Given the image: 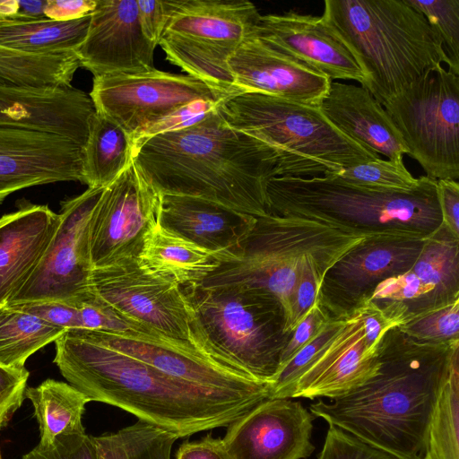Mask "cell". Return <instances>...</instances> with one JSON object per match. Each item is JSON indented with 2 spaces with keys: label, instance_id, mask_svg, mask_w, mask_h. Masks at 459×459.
Here are the masks:
<instances>
[{
  "label": "cell",
  "instance_id": "cell-1",
  "mask_svg": "<svg viewBox=\"0 0 459 459\" xmlns=\"http://www.w3.org/2000/svg\"><path fill=\"white\" fill-rule=\"evenodd\" d=\"M53 362L91 402L118 407L179 438L228 427L269 399L192 385L114 349L92 330H65L55 341Z\"/></svg>",
  "mask_w": 459,
  "mask_h": 459
},
{
  "label": "cell",
  "instance_id": "cell-2",
  "mask_svg": "<svg viewBox=\"0 0 459 459\" xmlns=\"http://www.w3.org/2000/svg\"><path fill=\"white\" fill-rule=\"evenodd\" d=\"M459 340L423 342L399 326L382 336L377 373L340 397L309 406L325 420L394 459H423L434 407Z\"/></svg>",
  "mask_w": 459,
  "mask_h": 459
},
{
  "label": "cell",
  "instance_id": "cell-3",
  "mask_svg": "<svg viewBox=\"0 0 459 459\" xmlns=\"http://www.w3.org/2000/svg\"><path fill=\"white\" fill-rule=\"evenodd\" d=\"M218 107L191 126L135 145L134 161L160 195L198 197L264 216L270 213L267 183L278 176L277 154L230 126Z\"/></svg>",
  "mask_w": 459,
  "mask_h": 459
},
{
  "label": "cell",
  "instance_id": "cell-4",
  "mask_svg": "<svg viewBox=\"0 0 459 459\" xmlns=\"http://www.w3.org/2000/svg\"><path fill=\"white\" fill-rule=\"evenodd\" d=\"M411 191L351 185L332 174L273 177L266 186L270 213L294 215L368 238H428L442 224L437 180L421 176Z\"/></svg>",
  "mask_w": 459,
  "mask_h": 459
},
{
  "label": "cell",
  "instance_id": "cell-5",
  "mask_svg": "<svg viewBox=\"0 0 459 459\" xmlns=\"http://www.w3.org/2000/svg\"><path fill=\"white\" fill-rule=\"evenodd\" d=\"M367 76L365 88L383 105L448 57L442 40L407 0H325L321 16Z\"/></svg>",
  "mask_w": 459,
  "mask_h": 459
},
{
  "label": "cell",
  "instance_id": "cell-6",
  "mask_svg": "<svg viewBox=\"0 0 459 459\" xmlns=\"http://www.w3.org/2000/svg\"><path fill=\"white\" fill-rule=\"evenodd\" d=\"M367 238L318 221L268 213L256 218L237 250L216 258L217 268L199 286L240 285L274 295L283 307L287 333L292 298L305 260H339Z\"/></svg>",
  "mask_w": 459,
  "mask_h": 459
},
{
  "label": "cell",
  "instance_id": "cell-7",
  "mask_svg": "<svg viewBox=\"0 0 459 459\" xmlns=\"http://www.w3.org/2000/svg\"><path fill=\"white\" fill-rule=\"evenodd\" d=\"M218 108L230 126L275 151L277 177H320L380 158L340 132L318 107L245 92Z\"/></svg>",
  "mask_w": 459,
  "mask_h": 459
},
{
  "label": "cell",
  "instance_id": "cell-8",
  "mask_svg": "<svg viewBox=\"0 0 459 459\" xmlns=\"http://www.w3.org/2000/svg\"><path fill=\"white\" fill-rule=\"evenodd\" d=\"M204 345L225 362L270 385L290 336L278 299L240 285L183 288Z\"/></svg>",
  "mask_w": 459,
  "mask_h": 459
},
{
  "label": "cell",
  "instance_id": "cell-9",
  "mask_svg": "<svg viewBox=\"0 0 459 459\" xmlns=\"http://www.w3.org/2000/svg\"><path fill=\"white\" fill-rule=\"evenodd\" d=\"M159 45L171 64L228 95L242 93L228 61L261 14L246 0H173Z\"/></svg>",
  "mask_w": 459,
  "mask_h": 459
},
{
  "label": "cell",
  "instance_id": "cell-10",
  "mask_svg": "<svg viewBox=\"0 0 459 459\" xmlns=\"http://www.w3.org/2000/svg\"><path fill=\"white\" fill-rule=\"evenodd\" d=\"M382 106L427 177L458 180L459 75L437 65Z\"/></svg>",
  "mask_w": 459,
  "mask_h": 459
},
{
  "label": "cell",
  "instance_id": "cell-11",
  "mask_svg": "<svg viewBox=\"0 0 459 459\" xmlns=\"http://www.w3.org/2000/svg\"><path fill=\"white\" fill-rule=\"evenodd\" d=\"M93 298L137 327L199 342L194 336V310L177 282L143 268L136 258L91 269ZM200 343V342H199Z\"/></svg>",
  "mask_w": 459,
  "mask_h": 459
},
{
  "label": "cell",
  "instance_id": "cell-12",
  "mask_svg": "<svg viewBox=\"0 0 459 459\" xmlns=\"http://www.w3.org/2000/svg\"><path fill=\"white\" fill-rule=\"evenodd\" d=\"M105 187H88L82 194L61 203L60 221L52 240L5 307L41 301L80 307L93 299L88 228Z\"/></svg>",
  "mask_w": 459,
  "mask_h": 459
},
{
  "label": "cell",
  "instance_id": "cell-13",
  "mask_svg": "<svg viewBox=\"0 0 459 459\" xmlns=\"http://www.w3.org/2000/svg\"><path fill=\"white\" fill-rule=\"evenodd\" d=\"M89 95L95 111L119 126L132 142L143 130L190 102H220L230 97L188 74L156 68L93 77Z\"/></svg>",
  "mask_w": 459,
  "mask_h": 459
},
{
  "label": "cell",
  "instance_id": "cell-14",
  "mask_svg": "<svg viewBox=\"0 0 459 459\" xmlns=\"http://www.w3.org/2000/svg\"><path fill=\"white\" fill-rule=\"evenodd\" d=\"M160 195L133 161L96 204L89 221L91 269L136 258L147 232L158 222Z\"/></svg>",
  "mask_w": 459,
  "mask_h": 459
},
{
  "label": "cell",
  "instance_id": "cell-15",
  "mask_svg": "<svg viewBox=\"0 0 459 459\" xmlns=\"http://www.w3.org/2000/svg\"><path fill=\"white\" fill-rule=\"evenodd\" d=\"M94 332L114 349L192 385L269 398V385L233 368L199 342L173 338L155 330Z\"/></svg>",
  "mask_w": 459,
  "mask_h": 459
},
{
  "label": "cell",
  "instance_id": "cell-16",
  "mask_svg": "<svg viewBox=\"0 0 459 459\" xmlns=\"http://www.w3.org/2000/svg\"><path fill=\"white\" fill-rule=\"evenodd\" d=\"M427 238H369L325 273L318 299L332 319L346 316L363 304L378 283L408 272Z\"/></svg>",
  "mask_w": 459,
  "mask_h": 459
},
{
  "label": "cell",
  "instance_id": "cell-17",
  "mask_svg": "<svg viewBox=\"0 0 459 459\" xmlns=\"http://www.w3.org/2000/svg\"><path fill=\"white\" fill-rule=\"evenodd\" d=\"M85 145L59 134L0 126V204L31 186L83 184Z\"/></svg>",
  "mask_w": 459,
  "mask_h": 459
},
{
  "label": "cell",
  "instance_id": "cell-18",
  "mask_svg": "<svg viewBox=\"0 0 459 459\" xmlns=\"http://www.w3.org/2000/svg\"><path fill=\"white\" fill-rule=\"evenodd\" d=\"M315 417L291 398L266 399L231 422L222 438L233 459H306Z\"/></svg>",
  "mask_w": 459,
  "mask_h": 459
},
{
  "label": "cell",
  "instance_id": "cell-19",
  "mask_svg": "<svg viewBox=\"0 0 459 459\" xmlns=\"http://www.w3.org/2000/svg\"><path fill=\"white\" fill-rule=\"evenodd\" d=\"M156 45L143 33L137 0H97L86 39L74 51L93 77L153 70Z\"/></svg>",
  "mask_w": 459,
  "mask_h": 459
},
{
  "label": "cell",
  "instance_id": "cell-20",
  "mask_svg": "<svg viewBox=\"0 0 459 459\" xmlns=\"http://www.w3.org/2000/svg\"><path fill=\"white\" fill-rule=\"evenodd\" d=\"M228 64L242 93H260L309 106H319L332 82L255 33L238 46Z\"/></svg>",
  "mask_w": 459,
  "mask_h": 459
},
{
  "label": "cell",
  "instance_id": "cell-21",
  "mask_svg": "<svg viewBox=\"0 0 459 459\" xmlns=\"http://www.w3.org/2000/svg\"><path fill=\"white\" fill-rule=\"evenodd\" d=\"M254 33L331 81L353 80L364 88L367 84V76L355 56L321 16L293 10L261 15Z\"/></svg>",
  "mask_w": 459,
  "mask_h": 459
},
{
  "label": "cell",
  "instance_id": "cell-22",
  "mask_svg": "<svg viewBox=\"0 0 459 459\" xmlns=\"http://www.w3.org/2000/svg\"><path fill=\"white\" fill-rule=\"evenodd\" d=\"M377 352L365 343L360 307L342 322L298 379L292 398L334 399L362 385L378 371Z\"/></svg>",
  "mask_w": 459,
  "mask_h": 459
},
{
  "label": "cell",
  "instance_id": "cell-23",
  "mask_svg": "<svg viewBox=\"0 0 459 459\" xmlns=\"http://www.w3.org/2000/svg\"><path fill=\"white\" fill-rule=\"evenodd\" d=\"M95 113L90 95L66 88L0 86V126L52 133L86 144Z\"/></svg>",
  "mask_w": 459,
  "mask_h": 459
},
{
  "label": "cell",
  "instance_id": "cell-24",
  "mask_svg": "<svg viewBox=\"0 0 459 459\" xmlns=\"http://www.w3.org/2000/svg\"><path fill=\"white\" fill-rule=\"evenodd\" d=\"M256 217L205 199L160 195L158 222L218 256L237 250Z\"/></svg>",
  "mask_w": 459,
  "mask_h": 459
},
{
  "label": "cell",
  "instance_id": "cell-25",
  "mask_svg": "<svg viewBox=\"0 0 459 459\" xmlns=\"http://www.w3.org/2000/svg\"><path fill=\"white\" fill-rule=\"evenodd\" d=\"M318 108L340 132L368 151L392 160L408 154L392 119L366 88L332 81Z\"/></svg>",
  "mask_w": 459,
  "mask_h": 459
},
{
  "label": "cell",
  "instance_id": "cell-26",
  "mask_svg": "<svg viewBox=\"0 0 459 459\" xmlns=\"http://www.w3.org/2000/svg\"><path fill=\"white\" fill-rule=\"evenodd\" d=\"M59 213L48 205L26 204L0 217V306L30 275L59 224Z\"/></svg>",
  "mask_w": 459,
  "mask_h": 459
},
{
  "label": "cell",
  "instance_id": "cell-27",
  "mask_svg": "<svg viewBox=\"0 0 459 459\" xmlns=\"http://www.w3.org/2000/svg\"><path fill=\"white\" fill-rule=\"evenodd\" d=\"M148 272L182 288L199 285L219 263L216 255L157 222L145 235L136 257Z\"/></svg>",
  "mask_w": 459,
  "mask_h": 459
},
{
  "label": "cell",
  "instance_id": "cell-28",
  "mask_svg": "<svg viewBox=\"0 0 459 459\" xmlns=\"http://www.w3.org/2000/svg\"><path fill=\"white\" fill-rule=\"evenodd\" d=\"M24 395L33 406L39 446H48L61 435L85 432L82 416L91 401L70 384L48 378L27 387Z\"/></svg>",
  "mask_w": 459,
  "mask_h": 459
},
{
  "label": "cell",
  "instance_id": "cell-29",
  "mask_svg": "<svg viewBox=\"0 0 459 459\" xmlns=\"http://www.w3.org/2000/svg\"><path fill=\"white\" fill-rule=\"evenodd\" d=\"M134 161V144L115 122L95 111L84 148L83 184L105 187Z\"/></svg>",
  "mask_w": 459,
  "mask_h": 459
},
{
  "label": "cell",
  "instance_id": "cell-30",
  "mask_svg": "<svg viewBox=\"0 0 459 459\" xmlns=\"http://www.w3.org/2000/svg\"><path fill=\"white\" fill-rule=\"evenodd\" d=\"M91 18V14L69 22L0 21V46L28 54L74 52L86 39Z\"/></svg>",
  "mask_w": 459,
  "mask_h": 459
},
{
  "label": "cell",
  "instance_id": "cell-31",
  "mask_svg": "<svg viewBox=\"0 0 459 459\" xmlns=\"http://www.w3.org/2000/svg\"><path fill=\"white\" fill-rule=\"evenodd\" d=\"M79 67L74 52L28 54L0 46V86L66 88Z\"/></svg>",
  "mask_w": 459,
  "mask_h": 459
},
{
  "label": "cell",
  "instance_id": "cell-32",
  "mask_svg": "<svg viewBox=\"0 0 459 459\" xmlns=\"http://www.w3.org/2000/svg\"><path fill=\"white\" fill-rule=\"evenodd\" d=\"M411 271L438 307L459 299V238L441 224L426 238Z\"/></svg>",
  "mask_w": 459,
  "mask_h": 459
},
{
  "label": "cell",
  "instance_id": "cell-33",
  "mask_svg": "<svg viewBox=\"0 0 459 459\" xmlns=\"http://www.w3.org/2000/svg\"><path fill=\"white\" fill-rule=\"evenodd\" d=\"M66 329L12 307L0 310V364L24 368L36 351L59 338Z\"/></svg>",
  "mask_w": 459,
  "mask_h": 459
},
{
  "label": "cell",
  "instance_id": "cell-34",
  "mask_svg": "<svg viewBox=\"0 0 459 459\" xmlns=\"http://www.w3.org/2000/svg\"><path fill=\"white\" fill-rule=\"evenodd\" d=\"M459 349L455 350L430 419L423 459H459Z\"/></svg>",
  "mask_w": 459,
  "mask_h": 459
},
{
  "label": "cell",
  "instance_id": "cell-35",
  "mask_svg": "<svg viewBox=\"0 0 459 459\" xmlns=\"http://www.w3.org/2000/svg\"><path fill=\"white\" fill-rule=\"evenodd\" d=\"M176 434L139 420L117 432L92 437L100 459H170Z\"/></svg>",
  "mask_w": 459,
  "mask_h": 459
},
{
  "label": "cell",
  "instance_id": "cell-36",
  "mask_svg": "<svg viewBox=\"0 0 459 459\" xmlns=\"http://www.w3.org/2000/svg\"><path fill=\"white\" fill-rule=\"evenodd\" d=\"M346 183L380 189L409 192L416 188L420 178H415L402 160L380 158L348 167L332 174Z\"/></svg>",
  "mask_w": 459,
  "mask_h": 459
},
{
  "label": "cell",
  "instance_id": "cell-37",
  "mask_svg": "<svg viewBox=\"0 0 459 459\" xmlns=\"http://www.w3.org/2000/svg\"><path fill=\"white\" fill-rule=\"evenodd\" d=\"M420 13L442 40L448 70L459 75V0H407Z\"/></svg>",
  "mask_w": 459,
  "mask_h": 459
},
{
  "label": "cell",
  "instance_id": "cell-38",
  "mask_svg": "<svg viewBox=\"0 0 459 459\" xmlns=\"http://www.w3.org/2000/svg\"><path fill=\"white\" fill-rule=\"evenodd\" d=\"M342 319L330 320L311 342L278 369L269 385V399L292 397L298 379L334 335Z\"/></svg>",
  "mask_w": 459,
  "mask_h": 459
},
{
  "label": "cell",
  "instance_id": "cell-39",
  "mask_svg": "<svg viewBox=\"0 0 459 459\" xmlns=\"http://www.w3.org/2000/svg\"><path fill=\"white\" fill-rule=\"evenodd\" d=\"M399 328L408 336L423 342L459 340V299L422 314Z\"/></svg>",
  "mask_w": 459,
  "mask_h": 459
},
{
  "label": "cell",
  "instance_id": "cell-40",
  "mask_svg": "<svg viewBox=\"0 0 459 459\" xmlns=\"http://www.w3.org/2000/svg\"><path fill=\"white\" fill-rule=\"evenodd\" d=\"M338 260L332 258H307L303 263L295 287L291 316L287 326L290 333L316 302L319 288L327 270Z\"/></svg>",
  "mask_w": 459,
  "mask_h": 459
},
{
  "label": "cell",
  "instance_id": "cell-41",
  "mask_svg": "<svg viewBox=\"0 0 459 459\" xmlns=\"http://www.w3.org/2000/svg\"><path fill=\"white\" fill-rule=\"evenodd\" d=\"M317 459H394L350 433L329 425L324 446Z\"/></svg>",
  "mask_w": 459,
  "mask_h": 459
},
{
  "label": "cell",
  "instance_id": "cell-42",
  "mask_svg": "<svg viewBox=\"0 0 459 459\" xmlns=\"http://www.w3.org/2000/svg\"><path fill=\"white\" fill-rule=\"evenodd\" d=\"M22 459H100L92 436L86 432L58 436L48 446L38 444Z\"/></svg>",
  "mask_w": 459,
  "mask_h": 459
},
{
  "label": "cell",
  "instance_id": "cell-43",
  "mask_svg": "<svg viewBox=\"0 0 459 459\" xmlns=\"http://www.w3.org/2000/svg\"><path fill=\"white\" fill-rule=\"evenodd\" d=\"M220 102L198 100L178 108L143 130L134 140V147L152 136L181 130L196 124L213 110Z\"/></svg>",
  "mask_w": 459,
  "mask_h": 459
},
{
  "label": "cell",
  "instance_id": "cell-44",
  "mask_svg": "<svg viewBox=\"0 0 459 459\" xmlns=\"http://www.w3.org/2000/svg\"><path fill=\"white\" fill-rule=\"evenodd\" d=\"M29 376L25 367L15 368L0 364V429L22 406Z\"/></svg>",
  "mask_w": 459,
  "mask_h": 459
},
{
  "label": "cell",
  "instance_id": "cell-45",
  "mask_svg": "<svg viewBox=\"0 0 459 459\" xmlns=\"http://www.w3.org/2000/svg\"><path fill=\"white\" fill-rule=\"evenodd\" d=\"M330 320H332V318L329 316L317 297L316 302L306 316L292 330L281 354L278 369L311 342Z\"/></svg>",
  "mask_w": 459,
  "mask_h": 459
},
{
  "label": "cell",
  "instance_id": "cell-46",
  "mask_svg": "<svg viewBox=\"0 0 459 459\" xmlns=\"http://www.w3.org/2000/svg\"><path fill=\"white\" fill-rule=\"evenodd\" d=\"M17 310L29 313L39 319L65 329H80L79 307L71 304L41 301L8 306Z\"/></svg>",
  "mask_w": 459,
  "mask_h": 459
},
{
  "label": "cell",
  "instance_id": "cell-47",
  "mask_svg": "<svg viewBox=\"0 0 459 459\" xmlns=\"http://www.w3.org/2000/svg\"><path fill=\"white\" fill-rule=\"evenodd\" d=\"M79 307L81 328L103 332L137 331V327L117 316L94 298Z\"/></svg>",
  "mask_w": 459,
  "mask_h": 459
},
{
  "label": "cell",
  "instance_id": "cell-48",
  "mask_svg": "<svg viewBox=\"0 0 459 459\" xmlns=\"http://www.w3.org/2000/svg\"><path fill=\"white\" fill-rule=\"evenodd\" d=\"M137 5L143 33L159 45L169 14V1L137 0Z\"/></svg>",
  "mask_w": 459,
  "mask_h": 459
},
{
  "label": "cell",
  "instance_id": "cell-49",
  "mask_svg": "<svg viewBox=\"0 0 459 459\" xmlns=\"http://www.w3.org/2000/svg\"><path fill=\"white\" fill-rule=\"evenodd\" d=\"M437 194L444 224L459 238V184L452 179L437 180Z\"/></svg>",
  "mask_w": 459,
  "mask_h": 459
},
{
  "label": "cell",
  "instance_id": "cell-50",
  "mask_svg": "<svg viewBox=\"0 0 459 459\" xmlns=\"http://www.w3.org/2000/svg\"><path fill=\"white\" fill-rule=\"evenodd\" d=\"M359 307L361 310L365 343L371 352L377 353L383 334L398 325L385 317L372 302L366 301Z\"/></svg>",
  "mask_w": 459,
  "mask_h": 459
},
{
  "label": "cell",
  "instance_id": "cell-51",
  "mask_svg": "<svg viewBox=\"0 0 459 459\" xmlns=\"http://www.w3.org/2000/svg\"><path fill=\"white\" fill-rule=\"evenodd\" d=\"M176 459H233L222 438L208 434L195 441H185L178 447Z\"/></svg>",
  "mask_w": 459,
  "mask_h": 459
},
{
  "label": "cell",
  "instance_id": "cell-52",
  "mask_svg": "<svg viewBox=\"0 0 459 459\" xmlns=\"http://www.w3.org/2000/svg\"><path fill=\"white\" fill-rule=\"evenodd\" d=\"M96 5L97 0H47L44 13L47 19L69 22L91 15Z\"/></svg>",
  "mask_w": 459,
  "mask_h": 459
},
{
  "label": "cell",
  "instance_id": "cell-53",
  "mask_svg": "<svg viewBox=\"0 0 459 459\" xmlns=\"http://www.w3.org/2000/svg\"><path fill=\"white\" fill-rule=\"evenodd\" d=\"M47 0L40 1H19V10L16 21H36L47 19L45 7Z\"/></svg>",
  "mask_w": 459,
  "mask_h": 459
},
{
  "label": "cell",
  "instance_id": "cell-54",
  "mask_svg": "<svg viewBox=\"0 0 459 459\" xmlns=\"http://www.w3.org/2000/svg\"><path fill=\"white\" fill-rule=\"evenodd\" d=\"M19 10L18 0H0V18L16 21Z\"/></svg>",
  "mask_w": 459,
  "mask_h": 459
},
{
  "label": "cell",
  "instance_id": "cell-55",
  "mask_svg": "<svg viewBox=\"0 0 459 459\" xmlns=\"http://www.w3.org/2000/svg\"><path fill=\"white\" fill-rule=\"evenodd\" d=\"M0 459H3V456H2L1 451H0Z\"/></svg>",
  "mask_w": 459,
  "mask_h": 459
},
{
  "label": "cell",
  "instance_id": "cell-56",
  "mask_svg": "<svg viewBox=\"0 0 459 459\" xmlns=\"http://www.w3.org/2000/svg\"><path fill=\"white\" fill-rule=\"evenodd\" d=\"M3 307L0 306V310L2 309Z\"/></svg>",
  "mask_w": 459,
  "mask_h": 459
},
{
  "label": "cell",
  "instance_id": "cell-57",
  "mask_svg": "<svg viewBox=\"0 0 459 459\" xmlns=\"http://www.w3.org/2000/svg\"><path fill=\"white\" fill-rule=\"evenodd\" d=\"M0 21H4V20H2V19L0 18Z\"/></svg>",
  "mask_w": 459,
  "mask_h": 459
}]
</instances>
